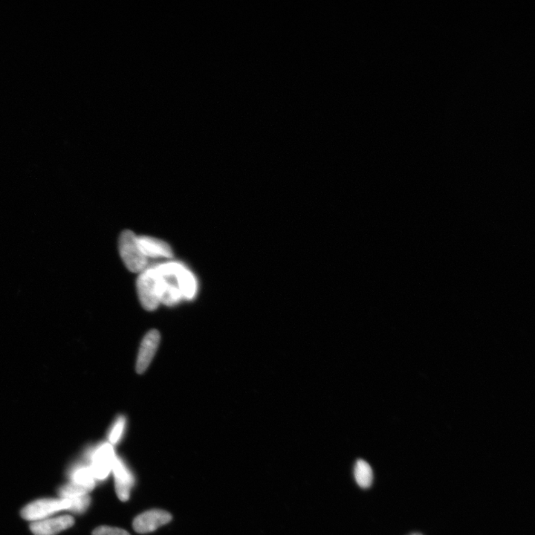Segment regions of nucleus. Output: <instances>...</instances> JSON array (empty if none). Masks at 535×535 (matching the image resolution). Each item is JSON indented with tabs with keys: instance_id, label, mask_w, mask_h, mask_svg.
<instances>
[{
	"instance_id": "nucleus-1",
	"label": "nucleus",
	"mask_w": 535,
	"mask_h": 535,
	"mask_svg": "<svg viewBox=\"0 0 535 535\" xmlns=\"http://www.w3.org/2000/svg\"><path fill=\"white\" fill-rule=\"evenodd\" d=\"M121 257L130 271L140 272L148 265V260L142 253L137 243V236L131 231H124L119 238Z\"/></svg>"
},
{
	"instance_id": "nucleus-2",
	"label": "nucleus",
	"mask_w": 535,
	"mask_h": 535,
	"mask_svg": "<svg viewBox=\"0 0 535 535\" xmlns=\"http://www.w3.org/2000/svg\"><path fill=\"white\" fill-rule=\"evenodd\" d=\"M72 502L70 499H42L36 500L22 510L23 518L27 521H39L63 510H69Z\"/></svg>"
},
{
	"instance_id": "nucleus-3",
	"label": "nucleus",
	"mask_w": 535,
	"mask_h": 535,
	"mask_svg": "<svg viewBox=\"0 0 535 535\" xmlns=\"http://www.w3.org/2000/svg\"><path fill=\"white\" fill-rule=\"evenodd\" d=\"M137 290L141 304L145 309L153 311L158 308L161 303L154 267L143 271L137 280Z\"/></svg>"
},
{
	"instance_id": "nucleus-4",
	"label": "nucleus",
	"mask_w": 535,
	"mask_h": 535,
	"mask_svg": "<svg viewBox=\"0 0 535 535\" xmlns=\"http://www.w3.org/2000/svg\"><path fill=\"white\" fill-rule=\"evenodd\" d=\"M115 458L111 444H104L94 452L90 468L95 480H103L109 476Z\"/></svg>"
},
{
	"instance_id": "nucleus-5",
	"label": "nucleus",
	"mask_w": 535,
	"mask_h": 535,
	"mask_svg": "<svg viewBox=\"0 0 535 535\" xmlns=\"http://www.w3.org/2000/svg\"><path fill=\"white\" fill-rule=\"evenodd\" d=\"M171 520L172 515L169 512L154 509L142 513L136 517L133 526L136 532L146 534L157 530Z\"/></svg>"
},
{
	"instance_id": "nucleus-6",
	"label": "nucleus",
	"mask_w": 535,
	"mask_h": 535,
	"mask_svg": "<svg viewBox=\"0 0 535 535\" xmlns=\"http://www.w3.org/2000/svg\"><path fill=\"white\" fill-rule=\"evenodd\" d=\"M160 343V334L157 330H151L144 336L141 344L139 352L136 362V371L144 373L157 353Z\"/></svg>"
},
{
	"instance_id": "nucleus-7",
	"label": "nucleus",
	"mask_w": 535,
	"mask_h": 535,
	"mask_svg": "<svg viewBox=\"0 0 535 535\" xmlns=\"http://www.w3.org/2000/svg\"><path fill=\"white\" fill-rule=\"evenodd\" d=\"M112 471L114 474L115 491L120 500L125 502L130 498L134 485V478L124 462L116 456Z\"/></svg>"
},
{
	"instance_id": "nucleus-8",
	"label": "nucleus",
	"mask_w": 535,
	"mask_h": 535,
	"mask_svg": "<svg viewBox=\"0 0 535 535\" xmlns=\"http://www.w3.org/2000/svg\"><path fill=\"white\" fill-rule=\"evenodd\" d=\"M75 520L70 515L35 521L30 529L35 535H55L73 526Z\"/></svg>"
},
{
	"instance_id": "nucleus-9",
	"label": "nucleus",
	"mask_w": 535,
	"mask_h": 535,
	"mask_svg": "<svg viewBox=\"0 0 535 535\" xmlns=\"http://www.w3.org/2000/svg\"><path fill=\"white\" fill-rule=\"evenodd\" d=\"M137 243L142 254L150 257H173V251L168 243L150 237H137Z\"/></svg>"
},
{
	"instance_id": "nucleus-10",
	"label": "nucleus",
	"mask_w": 535,
	"mask_h": 535,
	"mask_svg": "<svg viewBox=\"0 0 535 535\" xmlns=\"http://www.w3.org/2000/svg\"><path fill=\"white\" fill-rule=\"evenodd\" d=\"M179 285L183 299L191 300L197 293V280L192 272L182 265L179 271Z\"/></svg>"
},
{
	"instance_id": "nucleus-11",
	"label": "nucleus",
	"mask_w": 535,
	"mask_h": 535,
	"mask_svg": "<svg viewBox=\"0 0 535 535\" xmlns=\"http://www.w3.org/2000/svg\"><path fill=\"white\" fill-rule=\"evenodd\" d=\"M354 476L360 487L362 489L371 487L373 481L371 466L363 460H358L355 465Z\"/></svg>"
},
{
	"instance_id": "nucleus-12",
	"label": "nucleus",
	"mask_w": 535,
	"mask_h": 535,
	"mask_svg": "<svg viewBox=\"0 0 535 535\" xmlns=\"http://www.w3.org/2000/svg\"><path fill=\"white\" fill-rule=\"evenodd\" d=\"M72 482L81 485L84 487L88 489L92 492L95 486V478L89 467H82V468L75 470L72 475Z\"/></svg>"
},
{
	"instance_id": "nucleus-13",
	"label": "nucleus",
	"mask_w": 535,
	"mask_h": 535,
	"mask_svg": "<svg viewBox=\"0 0 535 535\" xmlns=\"http://www.w3.org/2000/svg\"><path fill=\"white\" fill-rule=\"evenodd\" d=\"M90 491L88 489L84 487V486L71 482L69 484H66L62 486L58 491V494L63 499H74L76 498L81 497V496L88 494Z\"/></svg>"
},
{
	"instance_id": "nucleus-14",
	"label": "nucleus",
	"mask_w": 535,
	"mask_h": 535,
	"mask_svg": "<svg viewBox=\"0 0 535 535\" xmlns=\"http://www.w3.org/2000/svg\"><path fill=\"white\" fill-rule=\"evenodd\" d=\"M126 420L124 416H120L114 422L109 435V440L112 445L118 443L125 431Z\"/></svg>"
},
{
	"instance_id": "nucleus-15",
	"label": "nucleus",
	"mask_w": 535,
	"mask_h": 535,
	"mask_svg": "<svg viewBox=\"0 0 535 535\" xmlns=\"http://www.w3.org/2000/svg\"><path fill=\"white\" fill-rule=\"evenodd\" d=\"M70 500H71L72 502L70 511L76 514L84 513L90 507L91 501L89 494H86L81 496V497Z\"/></svg>"
},
{
	"instance_id": "nucleus-16",
	"label": "nucleus",
	"mask_w": 535,
	"mask_h": 535,
	"mask_svg": "<svg viewBox=\"0 0 535 535\" xmlns=\"http://www.w3.org/2000/svg\"><path fill=\"white\" fill-rule=\"evenodd\" d=\"M93 535H130L128 532L115 527H100L95 529Z\"/></svg>"
},
{
	"instance_id": "nucleus-17",
	"label": "nucleus",
	"mask_w": 535,
	"mask_h": 535,
	"mask_svg": "<svg viewBox=\"0 0 535 535\" xmlns=\"http://www.w3.org/2000/svg\"><path fill=\"white\" fill-rule=\"evenodd\" d=\"M411 535H423V534H419V533H415V534H411Z\"/></svg>"
}]
</instances>
